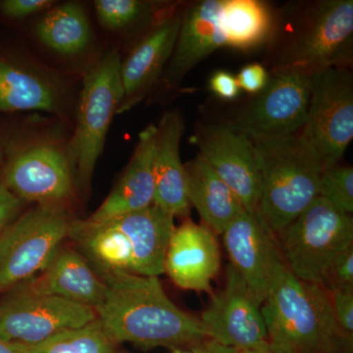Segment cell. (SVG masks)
Masks as SVG:
<instances>
[{"label":"cell","mask_w":353,"mask_h":353,"mask_svg":"<svg viewBox=\"0 0 353 353\" xmlns=\"http://www.w3.org/2000/svg\"><path fill=\"white\" fill-rule=\"evenodd\" d=\"M73 125L32 112L8 125L0 182L25 203L69 210L77 194Z\"/></svg>","instance_id":"1"},{"label":"cell","mask_w":353,"mask_h":353,"mask_svg":"<svg viewBox=\"0 0 353 353\" xmlns=\"http://www.w3.org/2000/svg\"><path fill=\"white\" fill-rule=\"evenodd\" d=\"M106 292L94 309L102 329L114 341L143 348H176L206 340L201 322L169 299L158 277L124 271L95 270Z\"/></svg>","instance_id":"2"},{"label":"cell","mask_w":353,"mask_h":353,"mask_svg":"<svg viewBox=\"0 0 353 353\" xmlns=\"http://www.w3.org/2000/svg\"><path fill=\"white\" fill-rule=\"evenodd\" d=\"M261 311L269 343L281 353H341L352 341L336 324L329 290L296 277L281 254Z\"/></svg>","instance_id":"3"},{"label":"cell","mask_w":353,"mask_h":353,"mask_svg":"<svg viewBox=\"0 0 353 353\" xmlns=\"http://www.w3.org/2000/svg\"><path fill=\"white\" fill-rule=\"evenodd\" d=\"M352 32V0L296 3L275 18L268 41L271 72L312 74L326 67L343 66Z\"/></svg>","instance_id":"4"},{"label":"cell","mask_w":353,"mask_h":353,"mask_svg":"<svg viewBox=\"0 0 353 353\" xmlns=\"http://www.w3.org/2000/svg\"><path fill=\"white\" fill-rule=\"evenodd\" d=\"M253 141L261 178L256 213L280 234L319 196L322 165L301 132Z\"/></svg>","instance_id":"5"},{"label":"cell","mask_w":353,"mask_h":353,"mask_svg":"<svg viewBox=\"0 0 353 353\" xmlns=\"http://www.w3.org/2000/svg\"><path fill=\"white\" fill-rule=\"evenodd\" d=\"M121 59L119 51L108 48L81 76L71 141L78 192L90 190L109 128L122 102Z\"/></svg>","instance_id":"6"},{"label":"cell","mask_w":353,"mask_h":353,"mask_svg":"<svg viewBox=\"0 0 353 353\" xmlns=\"http://www.w3.org/2000/svg\"><path fill=\"white\" fill-rule=\"evenodd\" d=\"M75 77L44 63L25 44L0 43V113H43L74 126Z\"/></svg>","instance_id":"7"},{"label":"cell","mask_w":353,"mask_h":353,"mask_svg":"<svg viewBox=\"0 0 353 353\" xmlns=\"http://www.w3.org/2000/svg\"><path fill=\"white\" fill-rule=\"evenodd\" d=\"M69 210L34 204L0 236V292L38 276L50 263L69 234Z\"/></svg>","instance_id":"8"},{"label":"cell","mask_w":353,"mask_h":353,"mask_svg":"<svg viewBox=\"0 0 353 353\" xmlns=\"http://www.w3.org/2000/svg\"><path fill=\"white\" fill-rule=\"evenodd\" d=\"M279 234L289 270L304 282L322 284L334 257L353 245V221L318 196Z\"/></svg>","instance_id":"9"},{"label":"cell","mask_w":353,"mask_h":353,"mask_svg":"<svg viewBox=\"0 0 353 353\" xmlns=\"http://www.w3.org/2000/svg\"><path fill=\"white\" fill-rule=\"evenodd\" d=\"M310 101L301 134L323 171L338 165L353 139V79L343 66L311 74Z\"/></svg>","instance_id":"10"},{"label":"cell","mask_w":353,"mask_h":353,"mask_svg":"<svg viewBox=\"0 0 353 353\" xmlns=\"http://www.w3.org/2000/svg\"><path fill=\"white\" fill-rule=\"evenodd\" d=\"M310 77L294 70L271 72L266 88L239 111L232 124L252 141L299 134L307 116Z\"/></svg>","instance_id":"11"},{"label":"cell","mask_w":353,"mask_h":353,"mask_svg":"<svg viewBox=\"0 0 353 353\" xmlns=\"http://www.w3.org/2000/svg\"><path fill=\"white\" fill-rule=\"evenodd\" d=\"M94 319V308L20 288L0 301V340L37 345L60 332L80 328Z\"/></svg>","instance_id":"12"},{"label":"cell","mask_w":353,"mask_h":353,"mask_svg":"<svg viewBox=\"0 0 353 353\" xmlns=\"http://www.w3.org/2000/svg\"><path fill=\"white\" fill-rule=\"evenodd\" d=\"M194 139L199 155L233 190L245 211L256 212L261 178L254 141L232 123L201 126Z\"/></svg>","instance_id":"13"},{"label":"cell","mask_w":353,"mask_h":353,"mask_svg":"<svg viewBox=\"0 0 353 353\" xmlns=\"http://www.w3.org/2000/svg\"><path fill=\"white\" fill-rule=\"evenodd\" d=\"M199 322L208 340L226 347L250 348L268 343L260 304L231 264L224 290L213 296Z\"/></svg>","instance_id":"14"},{"label":"cell","mask_w":353,"mask_h":353,"mask_svg":"<svg viewBox=\"0 0 353 353\" xmlns=\"http://www.w3.org/2000/svg\"><path fill=\"white\" fill-rule=\"evenodd\" d=\"M183 9L170 6L121 59L122 102L117 115L138 105L159 82L172 57Z\"/></svg>","instance_id":"15"},{"label":"cell","mask_w":353,"mask_h":353,"mask_svg":"<svg viewBox=\"0 0 353 353\" xmlns=\"http://www.w3.org/2000/svg\"><path fill=\"white\" fill-rule=\"evenodd\" d=\"M222 234L232 266L261 305L268 294L274 264L281 254L274 234L256 212L243 211Z\"/></svg>","instance_id":"16"},{"label":"cell","mask_w":353,"mask_h":353,"mask_svg":"<svg viewBox=\"0 0 353 353\" xmlns=\"http://www.w3.org/2000/svg\"><path fill=\"white\" fill-rule=\"evenodd\" d=\"M222 0H201L183 8L173 53L159 82L175 90L204 58L226 46L221 26Z\"/></svg>","instance_id":"17"},{"label":"cell","mask_w":353,"mask_h":353,"mask_svg":"<svg viewBox=\"0 0 353 353\" xmlns=\"http://www.w3.org/2000/svg\"><path fill=\"white\" fill-rule=\"evenodd\" d=\"M220 267V246L211 230L192 220L175 227L164 263V273L174 284L183 290L210 292Z\"/></svg>","instance_id":"18"},{"label":"cell","mask_w":353,"mask_h":353,"mask_svg":"<svg viewBox=\"0 0 353 353\" xmlns=\"http://www.w3.org/2000/svg\"><path fill=\"white\" fill-rule=\"evenodd\" d=\"M32 39L43 50L62 60L80 62L85 70L101 54L95 53V39L92 22L85 6L79 1L54 4L32 21Z\"/></svg>","instance_id":"19"},{"label":"cell","mask_w":353,"mask_h":353,"mask_svg":"<svg viewBox=\"0 0 353 353\" xmlns=\"http://www.w3.org/2000/svg\"><path fill=\"white\" fill-rule=\"evenodd\" d=\"M185 121L179 111H168L157 126L153 176V204L173 216H183L190 210L187 171L180 155Z\"/></svg>","instance_id":"20"},{"label":"cell","mask_w":353,"mask_h":353,"mask_svg":"<svg viewBox=\"0 0 353 353\" xmlns=\"http://www.w3.org/2000/svg\"><path fill=\"white\" fill-rule=\"evenodd\" d=\"M157 126L148 125L139 134L138 143L126 168L99 208L87 218L102 223L152 205L154 201V157Z\"/></svg>","instance_id":"21"},{"label":"cell","mask_w":353,"mask_h":353,"mask_svg":"<svg viewBox=\"0 0 353 353\" xmlns=\"http://www.w3.org/2000/svg\"><path fill=\"white\" fill-rule=\"evenodd\" d=\"M20 287L34 294L60 297L94 309L101 305L106 292L105 283L94 266L71 248L58 250L44 270Z\"/></svg>","instance_id":"22"},{"label":"cell","mask_w":353,"mask_h":353,"mask_svg":"<svg viewBox=\"0 0 353 353\" xmlns=\"http://www.w3.org/2000/svg\"><path fill=\"white\" fill-rule=\"evenodd\" d=\"M108 221L131 241L134 252L132 273L150 277L164 273L167 248L175 229L173 216L152 204Z\"/></svg>","instance_id":"23"},{"label":"cell","mask_w":353,"mask_h":353,"mask_svg":"<svg viewBox=\"0 0 353 353\" xmlns=\"http://www.w3.org/2000/svg\"><path fill=\"white\" fill-rule=\"evenodd\" d=\"M185 167L190 204L201 215L204 226L214 234H222L245 209L233 190L201 155Z\"/></svg>","instance_id":"24"},{"label":"cell","mask_w":353,"mask_h":353,"mask_svg":"<svg viewBox=\"0 0 353 353\" xmlns=\"http://www.w3.org/2000/svg\"><path fill=\"white\" fill-rule=\"evenodd\" d=\"M68 236L82 248L95 270L132 273L134 252L131 241L110 221L73 220Z\"/></svg>","instance_id":"25"},{"label":"cell","mask_w":353,"mask_h":353,"mask_svg":"<svg viewBox=\"0 0 353 353\" xmlns=\"http://www.w3.org/2000/svg\"><path fill=\"white\" fill-rule=\"evenodd\" d=\"M275 17L259 0H222L221 26L226 46L252 50L268 43Z\"/></svg>","instance_id":"26"},{"label":"cell","mask_w":353,"mask_h":353,"mask_svg":"<svg viewBox=\"0 0 353 353\" xmlns=\"http://www.w3.org/2000/svg\"><path fill=\"white\" fill-rule=\"evenodd\" d=\"M170 4L145 0H95V17L104 31L113 34L145 32Z\"/></svg>","instance_id":"27"},{"label":"cell","mask_w":353,"mask_h":353,"mask_svg":"<svg viewBox=\"0 0 353 353\" xmlns=\"http://www.w3.org/2000/svg\"><path fill=\"white\" fill-rule=\"evenodd\" d=\"M17 353H126L102 329L99 320L65 330L37 345L10 343Z\"/></svg>","instance_id":"28"},{"label":"cell","mask_w":353,"mask_h":353,"mask_svg":"<svg viewBox=\"0 0 353 353\" xmlns=\"http://www.w3.org/2000/svg\"><path fill=\"white\" fill-rule=\"evenodd\" d=\"M319 196L347 214L353 211V169L336 166L322 172Z\"/></svg>","instance_id":"29"},{"label":"cell","mask_w":353,"mask_h":353,"mask_svg":"<svg viewBox=\"0 0 353 353\" xmlns=\"http://www.w3.org/2000/svg\"><path fill=\"white\" fill-rule=\"evenodd\" d=\"M322 285L329 292L353 289V245L345 248L334 257L325 272Z\"/></svg>","instance_id":"30"},{"label":"cell","mask_w":353,"mask_h":353,"mask_svg":"<svg viewBox=\"0 0 353 353\" xmlns=\"http://www.w3.org/2000/svg\"><path fill=\"white\" fill-rule=\"evenodd\" d=\"M53 0H0V16L9 21H24L38 17L51 8Z\"/></svg>","instance_id":"31"},{"label":"cell","mask_w":353,"mask_h":353,"mask_svg":"<svg viewBox=\"0 0 353 353\" xmlns=\"http://www.w3.org/2000/svg\"><path fill=\"white\" fill-rule=\"evenodd\" d=\"M334 319L345 338L353 336V289L334 290L330 292Z\"/></svg>","instance_id":"32"},{"label":"cell","mask_w":353,"mask_h":353,"mask_svg":"<svg viewBox=\"0 0 353 353\" xmlns=\"http://www.w3.org/2000/svg\"><path fill=\"white\" fill-rule=\"evenodd\" d=\"M241 90L252 95L260 94L266 88L269 73L263 65L252 63L245 65L236 76Z\"/></svg>","instance_id":"33"},{"label":"cell","mask_w":353,"mask_h":353,"mask_svg":"<svg viewBox=\"0 0 353 353\" xmlns=\"http://www.w3.org/2000/svg\"><path fill=\"white\" fill-rule=\"evenodd\" d=\"M208 87L215 97L223 101H234L240 97L241 92L236 82V76L224 70L215 72L210 77Z\"/></svg>","instance_id":"34"},{"label":"cell","mask_w":353,"mask_h":353,"mask_svg":"<svg viewBox=\"0 0 353 353\" xmlns=\"http://www.w3.org/2000/svg\"><path fill=\"white\" fill-rule=\"evenodd\" d=\"M25 204L27 203L14 196L12 192L0 182V236L21 214Z\"/></svg>","instance_id":"35"},{"label":"cell","mask_w":353,"mask_h":353,"mask_svg":"<svg viewBox=\"0 0 353 353\" xmlns=\"http://www.w3.org/2000/svg\"><path fill=\"white\" fill-rule=\"evenodd\" d=\"M199 353H236V348L220 345L214 341L205 340L196 347Z\"/></svg>","instance_id":"36"},{"label":"cell","mask_w":353,"mask_h":353,"mask_svg":"<svg viewBox=\"0 0 353 353\" xmlns=\"http://www.w3.org/2000/svg\"><path fill=\"white\" fill-rule=\"evenodd\" d=\"M236 353H281L275 347H272L270 343H264L259 347L250 348H236Z\"/></svg>","instance_id":"37"},{"label":"cell","mask_w":353,"mask_h":353,"mask_svg":"<svg viewBox=\"0 0 353 353\" xmlns=\"http://www.w3.org/2000/svg\"><path fill=\"white\" fill-rule=\"evenodd\" d=\"M8 125L9 123L6 126H0V167H1L2 162H3Z\"/></svg>","instance_id":"38"},{"label":"cell","mask_w":353,"mask_h":353,"mask_svg":"<svg viewBox=\"0 0 353 353\" xmlns=\"http://www.w3.org/2000/svg\"><path fill=\"white\" fill-rule=\"evenodd\" d=\"M0 353H17L10 343L0 340Z\"/></svg>","instance_id":"39"},{"label":"cell","mask_w":353,"mask_h":353,"mask_svg":"<svg viewBox=\"0 0 353 353\" xmlns=\"http://www.w3.org/2000/svg\"><path fill=\"white\" fill-rule=\"evenodd\" d=\"M352 341H350V343H347V345H345V347L343 348V350H341V353H352Z\"/></svg>","instance_id":"40"},{"label":"cell","mask_w":353,"mask_h":353,"mask_svg":"<svg viewBox=\"0 0 353 353\" xmlns=\"http://www.w3.org/2000/svg\"><path fill=\"white\" fill-rule=\"evenodd\" d=\"M176 353H199V352H196V350H194L192 352H176Z\"/></svg>","instance_id":"41"}]
</instances>
